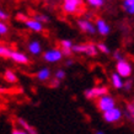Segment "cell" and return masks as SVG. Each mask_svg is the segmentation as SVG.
<instances>
[{
	"mask_svg": "<svg viewBox=\"0 0 134 134\" xmlns=\"http://www.w3.org/2000/svg\"><path fill=\"white\" fill-rule=\"evenodd\" d=\"M4 79H5V81L9 82V84H15V82L17 81L16 74L14 73L12 70H10V69L5 70V73H4Z\"/></svg>",
	"mask_w": 134,
	"mask_h": 134,
	"instance_id": "16",
	"label": "cell"
},
{
	"mask_svg": "<svg viewBox=\"0 0 134 134\" xmlns=\"http://www.w3.org/2000/svg\"><path fill=\"white\" fill-rule=\"evenodd\" d=\"M113 58H114V60L117 62V60H121V59H122V58H124V57H123V54L119 52V51H116V52H114V54H113Z\"/></svg>",
	"mask_w": 134,
	"mask_h": 134,
	"instance_id": "27",
	"label": "cell"
},
{
	"mask_svg": "<svg viewBox=\"0 0 134 134\" xmlns=\"http://www.w3.org/2000/svg\"><path fill=\"white\" fill-rule=\"evenodd\" d=\"M0 20H1V21L9 20V14L5 11L4 9H1V8H0Z\"/></svg>",
	"mask_w": 134,
	"mask_h": 134,
	"instance_id": "26",
	"label": "cell"
},
{
	"mask_svg": "<svg viewBox=\"0 0 134 134\" xmlns=\"http://www.w3.org/2000/svg\"><path fill=\"white\" fill-rule=\"evenodd\" d=\"M95 29H96V32H98L101 36H107L111 31L110 25L107 24L105 20H102V19H97V20H96Z\"/></svg>",
	"mask_w": 134,
	"mask_h": 134,
	"instance_id": "10",
	"label": "cell"
},
{
	"mask_svg": "<svg viewBox=\"0 0 134 134\" xmlns=\"http://www.w3.org/2000/svg\"><path fill=\"white\" fill-rule=\"evenodd\" d=\"M71 64H73V60H71V59H68V60H66V63H65V65H66V66H70Z\"/></svg>",
	"mask_w": 134,
	"mask_h": 134,
	"instance_id": "31",
	"label": "cell"
},
{
	"mask_svg": "<svg viewBox=\"0 0 134 134\" xmlns=\"http://www.w3.org/2000/svg\"><path fill=\"white\" fill-rule=\"evenodd\" d=\"M26 19H29L26 15H24V14H17V20H20V21H22V22H24Z\"/></svg>",
	"mask_w": 134,
	"mask_h": 134,
	"instance_id": "30",
	"label": "cell"
},
{
	"mask_svg": "<svg viewBox=\"0 0 134 134\" xmlns=\"http://www.w3.org/2000/svg\"><path fill=\"white\" fill-rule=\"evenodd\" d=\"M29 52L32 54V55H38V54H41L42 52V46L41 43L38 41H31L29 43Z\"/></svg>",
	"mask_w": 134,
	"mask_h": 134,
	"instance_id": "12",
	"label": "cell"
},
{
	"mask_svg": "<svg viewBox=\"0 0 134 134\" xmlns=\"http://www.w3.org/2000/svg\"><path fill=\"white\" fill-rule=\"evenodd\" d=\"M12 134H26V132H25V129H22V128H14V129L11 130Z\"/></svg>",
	"mask_w": 134,
	"mask_h": 134,
	"instance_id": "29",
	"label": "cell"
},
{
	"mask_svg": "<svg viewBox=\"0 0 134 134\" xmlns=\"http://www.w3.org/2000/svg\"><path fill=\"white\" fill-rule=\"evenodd\" d=\"M114 106H116V101L108 93H105V95L97 97V107L101 112H105V111L110 110V108L114 107Z\"/></svg>",
	"mask_w": 134,
	"mask_h": 134,
	"instance_id": "4",
	"label": "cell"
},
{
	"mask_svg": "<svg viewBox=\"0 0 134 134\" xmlns=\"http://www.w3.org/2000/svg\"><path fill=\"white\" fill-rule=\"evenodd\" d=\"M97 53H98L97 47L93 43H85V52H84V54L89 55V57H95Z\"/></svg>",
	"mask_w": 134,
	"mask_h": 134,
	"instance_id": "15",
	"label": "cell"
},
{
	"mask_svg": "<svg viewBox=\"0 0 134 134\" xmlns=\"http://www.w3.org/2000/svg\"><path fill=\"white\" fill-rule=\"evenodd\" d=\"M105 93H108V89L106 86H95L91 89H87L85 91V97L89 100H93V98H97Z\"/></svg>",
	"mask_w": 134,
	"mask_h": 134,
	"instance_id": "6",
	"label": "cell"
},
{
	"mask_svg": "<svg viewBox=\"0 0 134 134\" xmlns=\"http://www.w3.org/2000/svg\"><path fill=\"white\" fill-rule=\"evenodd\" d=\"M11 49L10 47H6V46H3L1 44V47H0V57L3 58H9V55H10V52H11Z\"/></svg>",
	"mask_w": 134,
	"mask_h": 134,
	"instance_id": "19",
	"label": "cell"
},
{
	"mask_svg": "<svg viewBox=\"0 0 134 134\" xmlns=\"http://www.w3.org/2000/svg\"><path fill=\"white\" fill-rule=\"evenodd\" d=\"M0 47H1V42H0Z\"/></svg>",
	"mask_w": 134,
	"mask_h": 134,
	"instance_id": "33",
	"label": "cell"
},
{
	"mask_svg": "<svg viewBox=\"0 0 134 134\" xmlns=\"http://www.w3.org/2000/svg\"><path fill=\"white\" fill-rule=\"evenodd\" d=\"M54 76H55V79H58V80H63V79L65 77L64 70H62V69L57 70V71H55V74H54Z\"/></svg>",
	"mask_w": 134,
	"mask_h": 134,
	"instance_id": "25",
	"label": "cell"
},
{
	"mask_svg": "<svg viewBox=\"0 0 134 134\" xmlns=\"http://www.w3.org/2000/svg\"><path fill=\"white\" fill-rule=\"evenodd\" d=\"M9 58L12 59L17 64H29L30 63V58L27 54H25V53L20 52V51H15V49H11Z\"/></svg>",
	"mask_w": 134,
	"mask_h": 134,
	"instance_id": "8",
	"label": "cell"
},
{
	"mask_svg": "<svg viewBox=\"0 0 134 134\" xmlns=\"http://www.w3.org/2000/svg\"><path fill=\"white\" fill-rule=\"evenodd\" d=\"M127 111H128V117H129V119H133V117H134V105H133V102L127 105Z\"/></svg>",
	"mask_w": 134,
	"mask_h": 134,
	"instance_id": "24",
	"label": "cell"
},
{
	"mask_svg": "<svg viewBox=\"0 0 134 134\" xmlns=\"http://www.w3.org/2000/svg\"><path fill=\"white\" fill-rule=\"evenodd\" d=\"M111 82H112V86H113L114 89H122L124 81H123V77L118 73H112V75H111Z\"/></svg>",
	"mask_w": 134,
	"mask_h": 134,
	"instance_id": "13",
	"label": "cell"
},
{
	"mask_svg": "<svg viewBox=\"0 0 134 134\" xmlns=\"http://www.w3.org/2000/svg\"><path fill=\"white\" fill-rule=\"evenodd\" d=\"M73 42L70 41V40H62L60 41V51L63 53V55H71V47H73Z\"/></svg>",
	"mask_w": 134,
	"mask_h": 134,
	"instance_id": "11",
	"label": "cell"
},
{
	"mask_svg": "<svg viewBox=\"0 0 134 134\" xmlns=\"http://www.w3.org/2000/svg\"><path fill=\"white\" fill-rule=\"evenodd\" d=\"M9 32V26L5 24V21L0 20V36H5Z\"/></svg>",
	"mask_w": 134,
	"mask_h": 134,
	"instance_id": "21",
	"label": "cell"
},
{
	"mask_svg": "<svg viewBox=\"0 0 134 134\" xmlns=\"http://www.w3.org/2000/svg\"><path fill=\"white\" fill-rule=\"evenodd\" d=\"M132 71H133L132 64L127 60L126 58H122L121 60H117L116 73H118L122 77H129L132 75Z\"/></svg>",
	"mask_w": 134,
	"mask_h": 134,
	"instance_id": "3",
	"label": "cell"
},
{
	"mask_svg": "<svg viewBox=\"0 0 134 134\" xmlns=\"http://www.w3.org/2000/svg\"><path fill=\"white\" fill-rule=\"evenodd\" d=\"M5 91H6V89H4V87H1V86H0V93H4Z\"/></svg>",
	"mask_w": 134,
	"mask_h": 134,
	"instance_id": "32",
	"label": "cell"
},
{
	"mask_svg": "<svg viewBox=\"0 0 134 134\" xmlns=\"http://www.w3.org/2000/svg\"><path fill=\"white\" fill-rule=\"evenodd\" d=\"M33 19H36L37 21H40L42 24H48L49 21H51V19H49L47 15H42V14H36V15L33 16Z\"/></svg>",
	"mask_w": 134,
	"mask_h": 134,
	"instance_id": "20",
	"label": "cell"
},
{
	"mask_svg": "<svg viewBox=\"0 0 134 134\" xmlns=\"http://www.w3.org/2000/svg\"><path fill=\"white\" fill-rule=\"evenodd\" d=\"M102 117L105 119V122L107 123H117L118 121H121L122 119V116H123V112L121 108H118V107H112L110 110L105 111V112H102Z\"/></svg>",
	"mask_w": 134,
	"mask_h": 134,
	"instance_id": "2",
	"label": "cell"
},
{
	"mask_svg": "<svg viewBox=\"0 0 134 134\" xmlns=\"http://www.w3.org/2000/svg\"><path fill=\"white\" fill-rule=\"evenodd\" d=\"M123 9L127 14H134V0H123Z\"/></svg>",
	"mask_w": 134,
	"mask_h": 134,
	"instance_id": "18",
	"label": "cell"
},
{
	"mask_svg": "<svg viewBox=\"0 0 134 134\" xmlns=\"http://www.w3.org/2000/svg\"><path fill=\"white\" fill-rule=\"evenodd\" d=\"M77 26L81 31H84L87 35H95L96 33L95 24H92L89 19H79L77 20Z\"/></svg>",
	"mask_w": 134,
	"mask_h": 134,
	"instance_id": "7",
	"label": "cell"
},
{
	"mask_svg": "<svg viewBox=\"0 0 134 134\" xmlns=\"http://www.w3.org/2000/svg\"><path fill=\"white\" fill-rule=\"evenodd\" d=\"M84 10L82 0H63V11L68 15H79Z\"/></svg>",
	"mask_w": 134,
	"mask_h": 134,
	"instance_id": "1",
	"label": "cell"
},
{
	"mask_svg": "<svg viewBox=\"0 0 134 134\" xmlns=\"http://www.w3.org/2000/svg\"><path fill=\"white\" fill-rule=\"evenodd\" d=\"M51 74L52 73H51V70L48 68H42V69H40L37 71L36 76L40 81H47V80H49V77H51Z\"/></svg>",
	"mask_w": 134,
	"mask_h": 134,
	"instance_id": "14",
	"label": "cell"
},
{
	"mask_svg": "<svg viewBox=\"0 0 134 134\" xmlns=\"http://www.w3.org/2000/svg\"><path fill=\"white\" fill-rule=\"evenodd\" d=\"M17 121H19V124L22 127V129H25V132H26V133H30V134H36L37 133L36 129H35L33 127L30 126V124L25 121L24 118H19Z\"/></svg>",
	"mask_w": 134,
	"mask_h": 134,
	"instance_id": "17",
	"label": "cell"
},
{
	"mask_svg": "<svg viewBox=\"0 0 134 134\" xmlns=\"http://www.w3.org/2000/svg\"><path fill=\"white\" fill-rule=\"evenodd\" d=\"M24 24L27 29L33 31V32H42V31L44 30L43 24L40 22V21H37L36 19H26V20L24 21Z\"/></svg>",
	"mask_w": 134,
	"mask_h": 134,
	"instance_id": "9",
	"label": "cell"
},
{
	"mask_svg": "<svg viewBox=\"0 0 134 134\" xmlns=\"http://www.w3.org/2000/svg\"><path fill=\"white\" fill-rule=\"evenodd\" d=\"M96 47H97V51L102 52L103 54H110V48H108V47H107L105 43H98Z\"/></svg>",
	"mask_w": 134,
	"mask_h": 134,
	"instance_id": "23",
	"label": "cell"
},
{
	"mask_svg": "<svg viewBox=\"0 0 134 134\" xmlns=\"http://www.w3.org/2000/svg\"><path fill=\"white\" fill-rule=\"evenodd\" d=\"M62 58H63V53L59 48L48 49L43 54V59L47 63H58L59 60H62Z\"/></svg>",
	"mask_w": 134,
	"mask_h": 134,
	"instance_id": "5",
	"label": "cell"
},
{
	"mask_svg": "<svg viewBox=\"0 0 134 134\" xmlns=\"http://www.w3.org/2000/svg\"><path fill=\"white\" fill-rule=\"evenodd\" d=\"M87 4L92 8H101L103 5V0H86Z\"/></svg>",
	"mask_w": 134,
	"mask_h": 134,
	"instance_id": "22",
	"label": "cell"
},
{
	"mask_svg": "<svg viewBox=\"0 0 134 134\" xmlns=\"http://www.w3.org/2000/svg\"><path fill=\"white\" fill-rule=\"evenodd\" d=\"M122 89H124L126 91H129V90L132 89V81H130V80L124 81V82H123V87H122Z\"/></svg>",
	"mask_w": 134,
	"mask_h": 134,
	"instance_id": "28",
	"label": "cell"
}]
</instances>
